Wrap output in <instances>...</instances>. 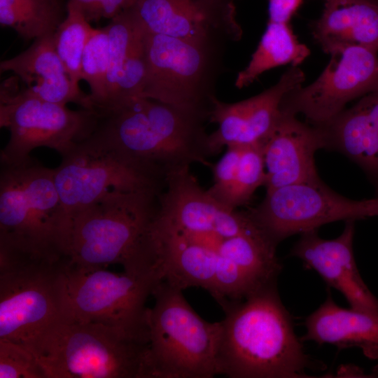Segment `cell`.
I'll use <instances>...</instances> for the list:
<instances>
[{"instance_id":"6da1fadb","label":"cell","mask_w":378,"mask_h":378,"mask_svg":"<svg viewBox=\"0 0 378 378\" xmlns=\"http://www.w3.org/2000/svg\"><path fill=\"white\" fill-rule=\"evenodd\" d=\"M225 312L216 354V371L230 378H301L314 368L276 282L239 300L220 303Z\"/></svg>"},{"instance_id":"7a4b0ae2","label":"cell","mask_w":378,"mask_h":378,"mask_svg":"<svg viewBox=\"0 0 378 378\" xmlns=\"http://www.w3.org/2000/svg\"><path fill=\"white\" fill-rule=\"evenodd\" d=\"M71 218L54 169L32 158L0 174V265L69 260Z\"/></svg>"},{"instance_id":"3957f363","label":"cell","mask_w":378,"mask_h":378,"mask_svg":"<svg viewBox=\"0 0 378 378\" xmlns=\"http://www.w3.org/2000/svg\"><path fill=\"white\" fill-rule=\"evenodd\" d=\"M206 121L169 104L139 97L98 113L94 130L166 181L169 174L193 163L211 165Z\"/></svg>"},{"instance_id":"277c9868","label":"cell","mask_w":378,"mask_h":378,"mask_svg":"<svg viewBox=\"0 0 378 378\" xmlns=\"http://www.w3.org/2000/svg\"><path fill=\"white\" fill-rule=\"evenodd\" d=\"M162 191L113 192L74 213L68 263L120 264L129 272L158 269L150 232Z\"/></svg>"},{"instance_id":"5b68a950","label":"cell","mask_w":378,"mask_h":378,"mask_svg":"<svg viewBox=\"0 0 378 378\" xmlns=\"http://www.w3.org/2000/svg\"><path fill=\"white\" fill-rule=\"evenodd\" d=\"M148 344L104 325L66 319L24 344L46 378H147Z\"/></svg>"},{"instance_id":"8992f818","label":"cell","mask_w":378,"mask_h":378,"mask_svg":"<svg viewBox=\"0 0 378 378\" xmlns=\"http://www.w3.org/2000/svg\"><path fill=\"white\" fill-rule=\"evenodd\" d=\"M148 309L147 378H211L217 375L220 321L202 318L183 290L162 280Z\"/></svg>"},{"instance_id":"52a82bcc","label":"cell","mask_w":378,"mask_h":378,"mask_svg":"<svg viewBox=\"0 0 378 378\" xmlns=\"http://www.w3.org/2000/svg\"><path fill=\"white\" fill-rule=\"evenodd\" d=\"M162 280L159 270L118 273L67 262L62 270L65 319L99 323L148 343L146 300Z\"/></svg>"},{"instance_id":"ba28073f","label":"cell","mask_w":378,"mask_h":378,"mask_svg":"<svg viewBox=\"0 0 378 378\" xmlns=\"http://www.w3.org/2000/svg\"><path fill=\"white\" fill-rule=\"evenodd\" d=\"M225 46L146 31V71L141 97L156 100L209 120L223 71Z\"/></svg>"},{"instance_id":"9c48e42d","label":"cell","mask_w":378,"mask_h":378,"mask_svg":"<svg viewBox=\"0 0 378 378\" xmlns=\"http://www.w3.org/2000/svg\"><path fill=\"white\" fill-rule=\"evenodd\" d=\"M55 182L71 218L113 192L162 191L165 181L129 158L94 130L54 169Z\"/></svg>"},{"instance_id":"30bf717a","label":"cell","mask_w":378,"mask_h":378,"mask_svg":"<svg viewBox=\"0 0 378 378\" xmlns=\"http://www.w3.org/2000/svg\"><path fill=\"white\" fill-rule=\"evenodd\" d=\"M97 118V111L71 110L33 95L25 88L13 95H0V126L10 132L1 150V165L26 162L38 147L55 150L64 157L92 134Z\"/></svg>"},{"instance_id":"8fae6325","label":"cell","mask_w":378,"mask_h":378,"mask_svg":"<svg viewBox=\"0 0 378 378\" xmlns=\"http://www.w3.org/2000/svg\"><path fill=\"white\" fill-rule=\"evenodd\" d=\"M66 263L0 265V339L24 344L65 319L62 270Z\"/></svg>"},{"instance_id":"7c38bea8","label":"cell","mask_w":378,"mask_h":378,"mask_svg":"<svg viewBox=\"0 0 378 378\" xmlns=\"http://www.w3.org/2000/svg\"><path fill=\"white\" fill-rule=\"evenodd\" d=\"M248 212L259 230L276 247L290 236L317 230L324 224L365 218L364 200L346 198L321 179L266 191L264 200Z\"/></svg>"},{"instance_id":"4fadbf2b","label":"cell","mask_w":378,"mask_h":378,"mask_svg":"<svg viewBox=\"0 0 378 378\" xmlns=\"http://www.w3.org/2000/svg\"><path fill=\"white\" fill-rule=\"evenodd\" d=\"M377 52L357 46L332 50L320 76L308 86L287 94L281 109L303 115L312 125L328 127L348 102L378 89Z\"/></svg>"},{"instance_id":"5bb4252c","label":"cell","mask_w":378,"mask_h":378,"mask_svg":"<svg viewBox=\"0 0 378 378\" xmlns=\"http://www.w3.org/2000/svg\"><path fill=\"white\" fill-rule=\"evenodd\" d=\"M158 220L195 237L228 238L261 233L247 211L229 209L202 188L186 167L169 174L159 197Z\"/></svg>"},{"instance_id":"9a60e30c","label":"cell","mask_w":378,"mask_h":378,"mask_svg":"<svg viewBox=\"0 0 378 378\" xmlns=\"http://www.w3.org/2000/svg\"><path fill=\"white\" fill-rule=\"evenodd\" d=\"M236 0H138L132 7L148 33L226 46L242 37Z\"/></svg>"},{"instance_id":"2e32d148","label":"cell","mask_w":378,"mask_h":378,"mask_svg":"<svg viewBox=\"0 0 378 378\" xmlns=\"http://www.w3.org/2000/svg\"><path fill=\"white\" fill-rule=\"evenodd\" d=\"M304 80L303 71L291 66L275 85L258 95L236 103L216 98L209 113V120L218 125L209 135L213 155L228 146H262L278 122L284 98Z\"/></svg>"},{"instance_id":"e0dca14e","label":"cell","mask_w":378,"mask_h":378,"mask_svg":"<svg viewBox=\"0 0 378 378\" xmlns=\"http://www.w3.org/2000/svg\"><path fill=\"white\" fill-rule=\"evenodd\" d=\"M355 220H346L337 238L320 237L317 230L301 234L290 255L304 267L316 271L326 284L340 292L351 308L378 314V299L363 280L355 260L353 242Z\"/></svg>"},{"instance_id":"ac0fdd59","label":"cell","mask_w":378,"mask_h":378,"mask_svg":"<svg viewBox=\"0 0 378 378\" xmlns=\"http://www.w3.org/2000/svg\"><path fill=\"white\" fill-rule=\"evenodd\" d=\"M270 137L262 145L266 191L284 186L320 180L314 155L328 148L325 128L303 122L282 111Z\"/></svg>"},{"instance_id":"d6986e66","label":"cell","mask_w":378,"mask_h":378,"mask_svg":"<svg viewBox=\"0 0 378 378\" xmlns=\"http://www.w3.org/2000/svg\"><path fill=\"white\" fill-rule=\"evenodd\" d=\"M107 98L98 113L119 107L141 97L146 71V30L132 7L111 19Z\"/></svg>"},{"instance_id":"ffe728a7","label":"cell","mask_w":378,"mask_h":378,"mask_svg":"<svg viewBox=\"0 0 378 378\" xmlns=\"http://www.w3.org/2000/svg\"><path fill=\"white\" fill-rule=\"evenodd\" d=\"M52 35L35 39L24 51L1 61V72H13L28 92L41 99L64 105L73 102L96 111L90 95L83 92L69 76L56 52Z\"/></svg>"},{"instance_id":"44dd1931","label":"cell","mask_w":378,"mask_h":378,"mask_svg":"<svg viewBox=\"0 0 378 378\" xmlns=\"http://www.w3.org/2000/svg\"><path fill=\"white\" fill-rule=\"evenodd\" d=\"M151 240L163 280L183 290L201 287L212 292L219 253L161 224L157 216Z\"/></svg>"},{"instance_id":"7402d4cb","label":"cell","mask_w":378,"mask_h":378,"mask_svg":"<svg viewBox=\"0 0 378 378\" xmlns=\"http://www.w3.org/2000/svg\"><path fill=\"white\" fill-rule=\"evenodd\" d=\"M305 327L302 342L358 347L369 359H378V314L341 307L328 295L307 318Z\"/></svg>"},{"instance_id":"603a6c76","label":"cell","mask_w":378,"mask_h":378,"mask_svg":"<svg viewBox=\"0 0 378 378\" xmlns=\"http://www.w3.org/2000/svg\"><path fill=\"white\" fill-rule=\"evenodd\" d=\"M312 27L326 53L347 46L378 52V4L368 0H325L323 13Z\"/></svg>"},{"instance_id":"cb8c5ba5","label":"cell","mask_w":378,"mask_h":378,"mask_svg":"<svg viewBox=\"0 0 378 378\" xmlns=\"http://www.w3.org/2000/svg\"><path fill=\"white\" fill-rule=\"evenodd\" d=\"M325 129L327 148L343 153L378 184V89L344 110Z\"/></svg>"},{"instance_id":"d4e9b609","label":"cell","mask_w":378,"mask_h":378,"mask_svg":"<svg viewBox=\"0 0 378 378\" xmlns=\"http://www.w3.org/2000/svg\"><path fill=\"white\" fill-rule=\"evenodd\" d=\"M309 53V48L298 40L289 23L268 21L256 50L248 65L238 73L234 85L239 89L246 87L276 66L287 64L298 66Z\"/></svg>"},{"instance_id":"484cf974","label":"cell","mask_w":378,"mask_h":378,"mask_svg":"<svg viewBox=\"0 0 378 378\" xmlns=\"http://www.w3.org/2000/svg\"><path fill=\"white\" fill-rule=\"evenodd\" d=\"M276 248L262 233H248L222 239L216 249L262 288L276 282L281 270Z\"/></svg>"},{"instance_id":"4316f807","label":"cell","mask_w":378,"mask_h":378,"mask_svg":"<svg viewBox=\"0 0 378 378\" xmlns=\"http://www.w3.org/2000/svg\"><path fill=\"white\" fill-rule=\"evenodd\" d=\"M57 0H0V24L25 41L53 34L61 23Z\"/></svg>"},{"instance_id":"83f0119b","label":"cell","mask_w":378,"mask_h":378,"mask_svg":"<svg viewBox=\"0 0 378 378\" xmlns=\"http://www.w3.org/2000/svg\"><path fill=\"white\" fill-rule=\"evenodd\" d=\"M66 11V18L53 33V42L69 76L75 85H78L82 80L83 53L94 28L82 11L69 1Z\"/></svg>"},{"instance_id":"f1b7e54d","label":"cell","mask_w":378,"mask_h":378,"mask_svg":"<svg viewBox=\"0 0 378 378\" xmlns=\"http://www.w3.org/2000/svg\"><path fill=\"white\" fill-rule=\"evenodd\" d=\"M108 65L106 27L94 29L83 53L81 79L90 86L89 95L96 111L103 108L107 98Z\"/></svg>"},{"instance_id":"f546056e","label":"cell","mask_w":378,"mask_h":378,"mask_svg":"<svg viewBox=\"0 0 378 378\" xmlns=\"http://www.w3.org/2000/svg\"><path fill=\"white\" fill-rule=\"evenodd\" d=\"M262 146H243L230 200V207L249 203L255 191L265 181Z\"/></svg>"},{"instance_id":"4dcf8cb0","label":"cell","mask_w":378,"mask_h":378,"mask_svg":"<svg viewBox=\"0 0 378 378\" xmlns=\"http://www.w3.org/2000/svg\"><path fill=\"white\" fill-rule=\"evenodd\" d=\"M0 378H46L34 354L24 344L0 339Z\"/></svg>"},{"instance_id":"1f68e13d","label":"cell","mask_w":378,"mask_h":378,"mask_svg":"<svg viewBox=\"0 0 378 378\" xmlns=\"http://www.w3.org/2000/svg\"><path fill=\"white\" fill-rule=\"evenodd\" d=\"M225 153L210 166L213 184L207 189L209 195L223 206L230 207V200L243 146H228Z\"/></svg>"},{"instance_id":"d6a6232c","label":"cell","mask_w":378,"mask_h":378,"mask_svg":"<svg viewBox=\"0 0 378 378\" xmlns=\"http://www.w3.org/2000/svg\"><path fill=\"white\" fill-rule=\"evenodd\" d=\"M138 0H97L88 22L101 18L111 19L121 12L133 7Z\"/></svg>"},{"instance_id":"836d02e7","label":"cell","mask_w":378,"mask_h":378,"mask_svg":"<svg viewBox=\"0 0 378 378\" xmlns=\"http://www.w3.org/2000/svg\"><path fill=\"white\" fill-rule=\"evenodd\" d=\"M302 0H269V21L289 23Z\"/></svg>"},{"instance_id":"e575fe53","label":"cell","mask_w":378,"mask_h":378,"mask_svg":"<svg viewBox=\"0 0 378 378\" xmlns=\"http://www.w3.org/2000/svg\"><path fill=\"white\" fill-rule=\"evenodd\" d=\"M75 4L83 13L87 20L90 17L97 0H69Z\"/></svg>"},{"instance_id":"d590c367","label":"cell","mask_w":378,"mask_h":378,"mask_svg":"<svg viewBox=\"0 0 378 378\" xmlns=\"http://www.w3.org/2000/svg\"><path fill=\"white\" fill-rule=\"evenodd\" d=\"M366 218L378 216V195L371 199L365 200Z\"/></svg>"}]
</instances>
